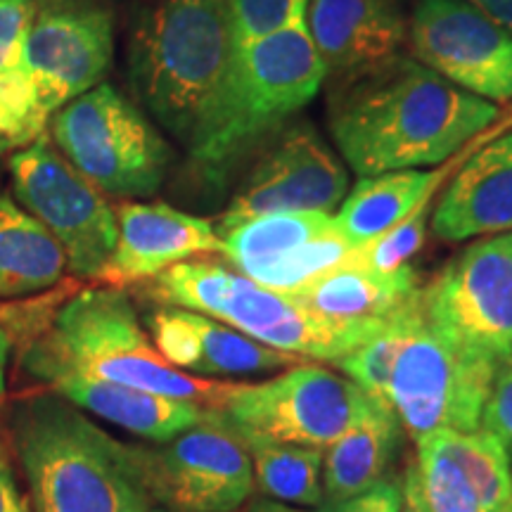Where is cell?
Wrapping results in <instances>:
<instances>
[{"mask_svg":"<svg viewBox=\"0 0 512 512\" xmlns=\"http://www.w3.org/2000/svg\"><path fill=\"white\" fill-rule=\"evenodd\" d=\"M152 512H171V510H152Z\"/></svg>","mask_w":512,"mask_h":512,"instance_id":"43","label":"cell"},{"mask_svg":"<svg viewBox=\"0 0 512 512\" xmlns=\"http://www.w3.org/2000/svg\"><path fill=\"white\" fill-rule=\"evenodd\" d=\"M46 387L74 406L83 408V411L121 427L128 434L159 441V444L190 430L207 413V408L197 406V403L166 399V396L143 392V389L74 373L55 377Z\"/></svg>","mask_w":512,"mask_h":512,"instance_id":"20","label":"cell"},{"mask_svg":"<svg viewBox=\"0 0 512 512\" xmlns=\"http://www.w3.org/2000/svg\"><path fill=\"white\" fill-rule=\"evenodd\" d=\"M463 3L512 34V0H463Z\"/></svg>","mask_w":512,"mask_h":512,"instance_id":"39","label":"cell"},{"mask_svg":"<svg viewBox=\"0 0 512 512\" xmlns=\"http://www.w3.org/2000/svg\"><path fill=\"white\" fill-rule=\"evenodd\" d=\"M19 361L38 384L74 373L209 411H221L240 387V382L207 380L166 363L140 328L131 299L117 287L83 290L67 299L46 328L24 339Z\"/></svg>","mask_w":512,"mask_h":512,"instance_id":"2","label":"cell"},{"mask_svg":"<svg viewBox=\"0 0 512 512\" xmlns=\"http://www.w3.org/2000/svg\"><path fill=\"white\" fill-rule=\"evenodd\" d=\"M48 121L24 60L5 67L0 72V155L34 143L43 136Z\"/></svg>","mask_w":512,"mask_h":512,"instance_id":"30","label":"cell"},{"mask_svg":"<svg viewBox=\"0 0 512 512\" xmlns=\"http://www.w3.org/2000/svg\"><path fill=\"white\" fill-rule=\"evenodd\" d=\"M325 64L304 17L252 41H238L219 105L211 114L192 162L223 171L316 98Z\"/></svg>","mask_w":512,"mask_h":512,"instance_id":"5","label":"cell"},{"mask_svg":"<svg viewBox=\"0 0 512 512\" xmlns=\"http://www.w3.org/2000/svg\"><path fill=\"white\" fill-rule=\"evenodd\" d=\"M0 512H27L22 498H19L8 458L3 456V448H0Z\"/></svg>","mask_w":512,"mask_h":512,"instance_id":"37","label":"cell"},{"mask_svg":"<svg viewBox=\"0 0 512 512\" xmlns=\"http://www.w3.org/2000/svg\"><path fill=\"white\" fill-rule=\"evenodd\" d=\"M366 403L368 396L351 380L297 363L273 380L240 382L216 413L242 444L278 441L325 451L354 425Z\"/></svg>","mask_w":512,"mask_h":512,"instance_id":"9","label":"cell"},{"mask_svg":"<svg viewBox=\"0 0 512 512\" xmlns=\"http://www.w3.org/2000/svg\"><path fill=\"white\" fill-rule=\"evenodd\" d=\"M245 446L252 456L256 484L268 498L285 505H304V508L323 505L320 448L278 444V441H247Z\"/></svg>","mask_w":512,"mask_h":512,"instance_id":"26","label":"cell"},{"mask_svg":"<svg viewBox=\"0 0 512 512\" xmlns=\"http://www.w3.org/2000/svg\"><path fill=\"white\" fill-rule=\"evenodd\" d=\"M238 36L228 0H162L128 43L133 93L188 155L226 88Z\"/></svg>","mask_w":512,"mask_h":512,"instance_id":"3","label":"cell"},{"mask_svg":"<svg viewBox=\"0 0 512 512\" xmlns=\"http://www.w3.org/2000/svg\"><path fill=\"white\" fill-rule=\"evenodd\" d=\"M432 197L420 202L406 219L396 223L394 228L384 230L366 245H358L349 264L370 268L377 273H394L408 266V261L420 252L422 242H425L427 221L432 216Z\"/></svg>","mask_w":512,"mask_h":512,"instance_id":"31","label":"cell"},{"mask_svg":"<svg viewBox=\"0 0 512 512\" xmlns=\"http://www.w3.org/2000/svg\"><path fill=\"white\" fill-rule=\"evenodd\" d=\"M408 304L403 306V309L396 313L377 335L370 337L368 342H363L361 347H356L354 351H349V354L332 361L363 394L368 396V399L384 403V406L389 408H392L389 387H392L396 354H399L403 339V323H406Z\"/></svg>","mask_w":512,"mask_h":512,"instance_id":"29","label":"cell"},{"mask_svg":"<svg viewBox=\"0 0 512 512\" xmlns=\"http://www.w3.org/2000/svg\"><path fill=\"white\" fill-rule=\"evenodd\" d=\"M446 166L441 171H389V174L361 178L349 192L342 209L335 216L337 228L354 245H366L384 230L394 228L411 211L437 195L441 181L446 178Z\"/></svg>","mask_w":512,"mask_h":512,"instance_id":"23","label":"cell"},{"mask_svg":"<svg viewBox=\"0 0 512 512\" xmlns=\"http://www.w3.org/2000/svg\"><path fill=\"white\" fill-rule=\"evenodd\" d=\"M304 22L332 79L394 60L408 38L396 0H309Z\"/></svg>","mask_w":512,"mask_h":512,"instance_id":"17","label":"cell"},{"mask_svg":"<svg viewBox=\"0 0 512 512\" xmlns=\"http://www.w3.org/2000/svg\"><path fill=\"white\" fill-rule=\"evenodd\" d=\"M145 489L171 512H233L252 494V460L216 411L159 448H136Z\"/></svg>","mask_w":512,"mask_h":512,"instance_id":"11","label":"cell"},{"mask_svg":"<svg viewBox=\"0 0 512 512\" xmlns=\"http://www.w3.org/2000/svg\"><path fill=\"white\" fill-rule=\"evenodd\" d=\"M157 302L202 313L283 354L337 361L380 330L339 328L292 297L207 259L171 266L150 280Z\"/></svg>","mask_w":512,"mask_h":512,"instance_id":"6","label":"cell"},{"mask_svg":"<svg viewBox=\"0 0 512 512\" xmlns=\"http://www.w3.org/2000/svg\"><path fill=\"white\" fill-rule=\"evenodd\" d=\"M328 110L332 138L361 178L446 164L498 117L494 102L401 55L335 79Z\"/></svg>","mask_w":512,"mask_h":512,"instance_id":"1","label":"cell"},{"mask_svg":"<svg viewBox=\"0 0 512 512\" xmlns=\"http://www.w3.org/2000/svg\"><path fill=\"white\" fill-rule=\"evenodd\" d=\"M332 226L335 216L330 211H278L216 228V233L221 254L235 271L252 278L261 268L275 264Z\"/></svg>","mask_w":512,"mask_h":512,"instance_id":"24","label":"cell"},{"mask_svg":"<svg viewBox=\"0 0 512 512\" xmlns=\"http://www.w3.org/2000/svg\"><path fill=\"white\" fill-rule=\"evenodd\" d=\"M12 192L60 242L69 271L98 280L117 245V214L46 136L10 157Z\"/></svg>","mask_w":512,"mask_h":512,"instance_id":"10","label":"cell"},{"mask_svg":"<svg viewBox=\"0 0 512 512\" xmlns=\"http://www.w3.org/2000/svg\"><path fill=\"white\" fill-rule=\"evenodd\" d=\"M354 252L356 245L337 228L335 221V226L325 230V233L304 242L302 247H297L294 252L275 261V264L261 268L249 280L268 287V290L294 294L320 278V275L332 271V268L349 264Z\"/></svg>","mask_w":512,"mask_h":512,"instance_id":"28","label":"cell"},{"mask_svg":"<svg viewBox=\"0 0 512 512\" xmlns=\"http://www.w3.org/2000/svg\"><path fill=\"white\" fill-rule=\"evenodd\" d=\"M10 347H12V339L8 332L3 330V325H0V401H3V394H5V368H8Z\"/></svg>","mask_w":512,"mask_h":512,"instance_id":"40","label":"cell"},{"mask_svg":"<svg viewBox=\"0 0 512 512\" xmlns=\"http://www.w3.org/2000/svg\"><path fill=\"white\" fill-rule=\"evenodd\" d=\"M48 124L60 155L100 192L136 200L162 188L171 147L110 83L67 102Z\"/></svg>","mask_w":512,"mask_h":512,"instance_id":"8","label":"cell"},{"mask_svg":"<svg viewBox=\"0 0 512 512\" xmlns=\"http://www.w3.org/2000/svg\"><path fill=\"white\" fill-rule=\"evenodd\" d=\"M36 0H0V72L22 60Z\"/></svg>","mask_w":512,"mask_h":512,"instance_id":"34","label":"cell"},{"mask_svg":"<svg viewBox=\"0 0 512 512\" xmlns=\"http://www.w3.org/2000/svg\"><path fill=\"white\" fill-rule=\"evenodd\" d=\"M420 290L411 266L394 273L344 264L292 294L299 304L339 328L382 330Z\"/></svg>","mask_w":512,"mask_h":512,"instance_id":"19","label":"cell"},{"mask_svg":"<svg viewBox=\"0 0 512 512\" xmlns=\"http://www.w3.org/2000/svg\"><path fill=\"white\" fill-rule=\"evenodd\" d=\"M427 316L498 368L512 363V230L465 247L420 287Z\"/></svg>","mask_w":512,"mask_h":512,"instance_id":"12","label":"cell"},{"mask_svg":"<svg viewBox=\"0 0 512 512\" xmlns=\"http://www.w3.org/2000/svg\"><path fill=\"white\" fill-rule=\"evenodd\" d=\"M482 427L501 441L512 460V363L498 368L482 413Z\"/></svg>","mask_w":512,"mask_h":512,"instance_id":"35","label":"cell"},{"mask_svg":"<svg viewBox=\"0 0 512 512\" xmlns=\"http://www.w3.org/2000/svg\"><path fill=\"white\" fill-rule=\"evenodd\" d=\"M238 41H252L306 15L309 0H228Z\"/></svg>","mask_w":512,"mask_h":512,"instance_id":"33","label":"cell"},{"mask_svg":"<svg viewBox=\"0 0 512 512\" xmlns=\"http://www.w3.org/2000/svg\"><path fill=\"white\" fill-rule=\"evenodd\" d=\"M43 3H62V0H36V8H38V5H43Z\"/></svg>","mask_w":512,"mask_h":512,"instance_id":"42","label":"cell"},{"mask_svg":"<svg viewBox=\"0 0 512 512\" xmlns=\"http://www.w3.org/2000/svg\"><path fill=\"white\" fill-rule=\"evenodd\" d=\"M399 427L394 408L368 399L354 425L325 448V501H344L384 482V472L399 448Z\"/></svg>","mask_w":512,"mask_h":512,"instance_id":"21","label":"cell"},{"mask_svg":"<svg viewBox=\"0 0 512 512\" xmlns=\"http://www.w3.org/2000/svg\"><path fill=\"white\" fill-rule=\"evenodd\" d=\"M406 41L453 86L494 105L512 100V34L463 0H420Z\"/></svg>","mask_w":512,"mask_h":512,"instance_id":"14","label":"cell"},{"mask_svg":"<svg viewBox=\"0 0 512 512\" xmlns=\"http://www.w3.org/2000/svg\"><path fill=\"white\" fill-rule=\"evenodd\" d=\"M349 176L311 124L280 128L223 214L221 226L278 211H330L344 202Z\"/></svg>","mask_w":512,"mask_h":512,"instance_id":"15","label":"cell"},{"mask_svg":"<svg viewBox=\"0 0 512 512\" xmlns=\"http://www.w3.org/2000/svg\"><path fill=\"white\" fill-rule=\"evenodd\" d=\"M247 512H299V510H294L290 505L278 503V501H254L247 508Z\"/></svg>","mask_w":512,"mask_h":512,"instance_id":"41","label":"cell"},{"mask_svg":"<svg viewBox=\"0 0 512 512\" xmlns=\"http://www.w3.org/2000/svg\"><path fill=\"white\" fill-rule=\"evenodd\" d=\"M403 491L396 482H380L363 494L344 498V501H325L320 512H401Z\"/></svg>","mask_w":512,"mask_h":512,"instance_id":"36","label":"cell"},{"mask_svg":"<svg viewBox=\"0 0 512 512\" xmlns=\"http://www.w3.org/2000/svg\"><path fill=\"white\" fill-rule=\"evenodd\" d=\"M67 256L48 228L10 195H0V302L60 285Z\"/></svg>","mask_w":512,"mask_h":512,"instance_id":"22","label":"cell"},{"mask_svg":"<svg viewBox=\"0 0 512 512\" xmlns=\"http://www.w3.org/2000/svg\"><path fill=\"white\" fill-rule=\"evenodd\" d=\"M415 463L427 512H482L463 472L444 453L430 444H420Z\"/></svg>","mask_w":512,"mask_h":512,"instance_id":"32","label":"cell"},{"mask_svg":"<svg viewBox=\"0 0 512 512\" xmlns=\"http://www.w3.org/2000/svg\"><path fill=\"white\" fill-rule=\"evenodd\" d=\"M453 460L475 491L482 512H512V465L501 441L484 427L475 432H439L425 439ZM420 446V444H418Z\"/></svg>","mask_w":512,"mask_h":512,"instance_id":"25","label":"cell"},{"mask_svg":"<svg viewBox=\"0 0 512 512\" xmlns=\"http://www.w3.org/2000/svg\"><path fill=\"white\" fill-rule=\"evenodd\" d=\"M403 508L401 512H427L425 496H422V484H420V470L418 463H411L403 477Z\"/></svg>","mask_w":512,"mask_h":512,"instance_id":"38","label":"cell"},{"mask_svg":"<svg viewBox=\"0 0 512 512\" xmlns=\"http://www.w3.org/2000/svg\"><path fill=\"white\" fill-rule=\"evenodd\" d=\"M117 214V245L98 280L110 287L150 283L181 261L221 252L214 223L164 202H124Z\"/></svg>","mask_w":512,"mask_h":512,"instance_id":"16","label":"cell"},{"mask_svg":"<svg viewBox=\"0 0 512 512\" xmlns=\"http://www.w3.org/2000/svg\"><path fill=\"white\" fill-rule=\"evenodd\" d=\"M422 287V285H420ZM498 366L434 323L422 309L420 290L406 309L389 399L415 444L434 434L475 432Z\"/></svg>","mask_w":512,"mask_h":512,"instance_id":"7","label":"cell"},{"mask_svg":"<svg viewBox=\"0 0 512 512\" xmlns=\"http://www.w3.org/2000/svg\"><path fill=\"white\" fill-rule=\"evenodd\" d=\"M12 441L36 512H152L136 448L102 432L60 394L19 403Z\"/></svg>","mask_w":512,"mask_h":512,"instance_id":"4","label":"cell"},{"mask_svg":"<svg viewBox=\"0 0 512 512\" xmlns=\"http://www.w3.org/2000/svg\"><path fill=\"white\" fill-rule=\"evenodd\" d=\"M114 55L112 12L95 0H62L36 8L22 60L38 105L50 119L60 107L98 86Z\"/></svg>","mask_w":512,"mask_h":512,"instance_id":"13","label":"cell"},{"mask_svg":"<svg viewBox=\"0 0 512 512\" xmlns=\"http://www.w3.org/2000/svg\"><path fill=\"white\" fill-rule=\"evenodd\" d=\"M439 240L465 242L512 230V133L472 155L432 211Z\"/></svg>","mask_w":512,"mask_h":512,"instance_id":"18","label":"cell"},{"mask_svg":"<svg viewBox=\"0 0 512 512\" xmlns=\"http://www.w3.org/2000/svg\"><path fill=\"white\" fill-rule=\"evenodd\" d=\"M192 323H195L197 344H200L195 375H259L302 363L299 356L264 347L252 337L202 313H192Z\"/></svg>","mask_w":512,"mask_h":512,"instance_id":"27","label":"cell"}]
</instances>
